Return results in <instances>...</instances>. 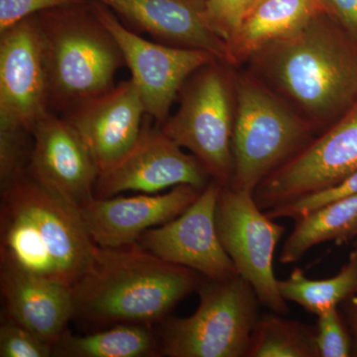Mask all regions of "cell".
I'll return each instance as SVG.
<instances>
[{
  "instance_id": "cell-25",
  "label": "cell",
  "mask_w": 357,
  "mask_h": 357,
  "mask_svg": "<svg viewBox=\"0 0 357 357\" xmlns=\"http://www.w3.org/2000/svg\"><path fill=\"white\" fill-rule=\"evenodd\" d=\"M316 344L319 357L352 356V337L338 307L318 316Z\"/></svg>"
},
{
  "instance_id": "cell-27",
  "label": "cell",
  "mask_w": 357,
  "mask_h": 357,
  "mask_svg": "<svg viewBox=\"0 0 357 357\" xmlns=\"http://www.w3.org/2000/svg\"><path fill=\"white\" fill-rule=\"evenodd\" d=\"M354 195H357V171L344 178L340 184L333 185L330 189L310 195L293 203L284 204L265 213L272 220L292 218L295 220L311 211L318 210L326 204L333 203L337 199L354 196Z\"/></svg>"
},
{
  "instance_id": "cell-2",
  "label": "cell",
  "mask_w": 357,
  "mask_h": 357,
  "mask_svg": "<svg viewBox=\"0 0 357 357\" xmlns=\"http://www.w3.org/2000/svg\"><path fill=\"white\" fill-rule=\"evenodd\" d=\"M202 278L138 243L96 245L93 264L70 288L74 319L100 330L119 324L157 326L181 301L197 292Z\"/></svg>"
},
{
  "instance_id": "cell-7",
  "label": "cell",
  "mask_w": 357,
  "mask_h": 357,
  "mask_svg": "<svg viewBox=\"0 0 357 357\" xmlns=\"http://www.w3.org/2000/svg\"><path fill=\"white\" fill-rule=\"evenodd\" d=\"M232 67L215 59L197 70L181 89L180 107L160 126L222 185H229L234 176L236 96Z\"/></svg>"
},
{
  "instance_id": "cell-23",
  "label": "cell",
  "mask_w": 357,
  "mask_h": 357,
  "mask_svg": "<svg viewBox=\"0 0 357 357\" xmlns=\"http://www.w3.org/2000/svg\"><path fill=\"white\" fill-rule=\"evenodd\" d=\"M248 357H319L316 326L270 311L256 323Z\"/></svg>"
},
{
  "instance_id": "cell-29",
  "label": "cell",
  "mask_w": 357,
  "mask_h": 357,
  "mask_svg": "<svg viewBox=\"0 0 357 357\" xmlns=\"http://www.w3.org/2000/svg\"><path fill=\"white\" fill-rule=\"evenodd\" d=\"M83 2L84 0H0V33L44 11Z\"/></svg>"
},
{
  "instance_id": "cell-20",
  "label": "cell",
  "mask_w": 357,
  "mask_h": 357,
  "mask_svg": "<svg viewBox=\"0 0 357 357\" xmlns=\"http://www.w3.org/2000/svg\"><path fill=\"white\" fill-rule=\"evenodd\" d=\"M357 237V195L337 199L295 220V227L279 256L282 264H292L319 244L337 245Z\"/></svg>"
},
{
  "instance_id": "cell-30",
  "label": "cell",
  "mask_w": 357,
  "mask_h": 357,
  "mask_svg": "<svg viewBox=\"0 0 357 357\" xmlns=\"http://www.w3.org/2000/svg\"><path fill=\"white\" fill-rule=\"evenodd\" d=\"M325 13L357 42V0H323Z\"/></svg>"
},
{
  "instance_id": "cell-31",
  "label": "cell",
  "mask_w": 357,
  "mask_h": 357,
  "mask_svg": "<svg viewBox=\"0 0 357 357\" xmlns=\"http://www.w3.org/2000/svg\"><path fill=\"white\" fill-rule=\"evenodd\" d=\"M344 317L352 337V356H357V296L342 304Z\"/></svg>"
},
{
  "instance_id": "cell-12",
  "label": "cell",
  "mask_w": 357,
  "mask_h": 357,
  "mask_svg": "<svg viewBox=\"0 0 357 357\" xmlns=\"http://www.w3.org/2000/svg\"><path fill=\"white\" fill-rule=\"evenodd\" d=\"M220 188L211 180L178 217L146 230L137 243L164 261L190 268L206 278L239 275L218 234L215 210Z\"/></svg>"
},
{
  "instance_id": "cell-14",
  "label": "cell",
  "mask_w": 357,
  "mask_h": 357,
  "mask_svg": "<svg viewBox=\"0 0 357 357\" xmlns=\"http://www.w3.org/2000/svg\"><path fill=\"white\" fill-rule=\"evenodd\" d=\"M144 103L131 79L67 110L64 119L84 141L100 174L119 163L142 133Z\"/></svg>"
},
{
  "instance_id": "cell-22",
  "label": "cell",
  "mask_w": 357,
  "mask_h": 357,
  "mask_svg": "<svg viewBox=\"0 0 357 357\" xmlns=\"http://www.w3.org/2000/svg\"><path fill=\"white\" fill-rule=\"evenodd\" d=\"M282 297L296 303L317 317L357 296V248L332 278L312 280L301 268H295L287 279L278 280Z\"/></svg>"
},
{
  "instance_id": "cell-19",
  "label": "cell",
  "mask_w": 357,
  "mask_h": 357,
  "mask_svg": "<svg viewBox=\"0 0 357 357\" xmlns=\"http://www.w3.org/2000/svg\"><path fill=\"white\" fill-rule=\"evenodd\" d=\"M325 13L323 0H263L249 11L227 46L231 65L248 62L257 52L297 31Z\"/></svg>"
},
{
  "instance_id": "cell-33",
  "label": "cell",
  "mask_w": 357,
  "mask_h": 357,
  "mask_svg": "<svg viewBox=\"0 0 357 357\" xmlns=\"http://www.w3.org/2000/svg\"><path fill=\"white\" fill-rule=\"evenodd\" d=\"M354 248H357V237L354 239Z\"/></svg>"
},
{
  "instance_id": "cell-21",
  "label": "cell",
  "mask_w": 357,
  "mask_h": 357,
  "mask_svg": "<svg viewBox=\"0 0 357 357\" xmlns=\"http://www.w3.org/2000/svg\"><path fill=\"white\" fill-rule=\"evenodd\" d=\"M56 357L160 356V338L155 326L119 324L89 335L66 331L53 345Z\"/></svg>"
},
{
  "instance_id": "cell-4",
  "label": "cell",
  "mask_w": 357,
  "mask_h": 357,
  "mask_svg": "<svg viewBox=\"0 0 357 357\" xmlns=\"http://www.w3.org/2000/svg\"><path fill=\"white\" fill-rule=\"evenodd\" d=\"M83 3L37 14L48 76L50 107L67 112L109 91L126 65L119 45Z\"/></svg>"
},
{
  "instance_id": "cell-28",
  "label": "cell",
  "mask_w": 357,
  "mask_h": 357,
  "mask_svg": "<svg viewBox=\"0 0 357 357\" xmlns=\"http://www.w3.org/2000/svg\"><path fill=\"white\" fill-rule=\"evenodd\" d=\"M251 1L252 0H206L211 24L227 44L248 15Z\"/></svg>"
},
{
  "instance_id": "cell-16",
  "label": "cell",
  "mask_w": 357,
  "mask_h": 357,
  "mask_svg": "<svg viewBox=\"0 0 357 357\" xmlns=\"http://www.w3.org/2000/svg\"><path fill=\"white\" fill-rule=\"evenodd\" d=\"M32 136L30 176L79 208L95 198L100 170L69 122L49 112L35 124Z\"/></svg>"
},
{
  "instance_id": "cell-24",
  "label": "cell",
  "mask_w": 357,
  "mask_h": 357,
  "mask_svg": "<svg viewBox=\"0 0 357 357\" xmlns=\"http://www.w3.org/2000/svg\"><path fill=\"white\" fill-rule=\"evenodd\" d=\"M32 150L31 131L0 128V192L27 175Z\"/></svg>"
},
{
  "instance_id": "cell-17",
  "label": "cell",
  "mask_w": 357,
  "mask_h": 357,
  "mask_svg": "<svg viewBox=\"0 0 357 357\" xmlns=\"http://www.w3.org/2000/svg\"><path fill=\"white\" fill-rule=\"evenodd\" d=\"M161 43L208 52L231 65L229 46L211 26L206 0H95ZM232 66V65H231Z\"/></svg>"
},
{
  "instance_id": "cell-10",
  "label": "cell",
  "mask_w": 357,
  "mask_h": 357,
  "mask_svg": "<svg viewBox=\"0 0 357 357\" xmlns=\"http://www.w3.org/2000/svg\"><path fill=\"white\" fill-rule=\"evenodd\" d=\"M357 171V105L279 167L253 197L267 211L330 189Z\"/></svg>"
},
{
  "instance_id": "cell-5",
  "label": "cell",
  "mask_w": 357,
  "mask_h": 357,
  "mask_svg": "<svg viewBox=\"0 0 357 357\" xmlns=\"http://www.w3.org/2000/svg\"><path fill=\"white\" fill-rule=\"evenodd\" d=\"M230 187L255 192L275 170L314 139V129L255 75H236Z\"/></svg>"
},
{
  "instance_id": "cell-8",
  "label": "cell",
  "mask_w": 357,
  "mask_h": 357,
  "mask_svg": "<svg viewBox=\"0 0 357 357\" xmlns=\"http://www.w3.org/2000/svg\"><path fill=\"white\" fill-rule=\"evenodd\" d=\"M215 225L225 252L237 272L250 284L262 306L277 314L290 312L282 297L273 261L277 245L286 229L260 210L252 192L222 185Z\"/></svg>"
},
{
  "instance_id": "cell-15",
  "label": "cell",
  "mask_w": 357,
  "mask_h": 357,
  "mask_svg": "<svg viewBox=\"0 0 357 357\" xmlns=\"http://www.w3.org/2000/svg\"><path fill=\"white\" fill-rule=\"evenodd\" d=\"M202 190L178 185L165 194L93 198L79 208L86 229L100 248H121L137 243L148 229L178 217Z\"/></svg>"
},
{
  "instance_id": "cell-32",
  "label": "cell",
  "mask_w": 357,
  "mask_h": 357,
  "mask_svg": "<svg viewBox=\"0 0 357 357\" xmlns=\"http://www.w3.org/2000/svg\"><path fill=\"white\" fill-rule=\"evenodd\" d=\"M262 1H263V0H252V1H251V6H250V8H249V11L252 10V9L255 8V7L257 6L258 4H259L260 2H262ZM249 11H248V13H249Z\"/></svg>"
},
{
  "instance_id": "cell-26",
  "label": "cell",
  "mask_w": 357,
  "mask_h": 357,
  "mask_svg": "<svg viewBox=\"0 0 357 357\" xmlns=\"http://www.w3.org/2000/svg\"><path fill=\"white\" fill-rule=\"evenodd\" d=\"M0 356L50 357L53 347L17 321L1 314Z\"/></svg>"
},
{
  "instance_id": "cell-18",
  "label": "cell",
  "mask_w": 357,
  "mask_h": 357,
  "mask_svg": "<svg viewBox=\"0 0 357 357\" xmlns=\"http://www.w3.org/2000/svg\"><path fill=\"white\" fill-rule=\"evenodd\" d=\"M2 314L53 345L74 319L72 289L0 262Z\"/></svg>"
},
{
  "instance_id": "cell-13",
  "label": "cell",
  "mask_w": 357,
  "mask_h": 357,
  "mask_svg": "<svg viewBox=\"0 0 357 357\" xmlns=\"http://www.w3.org/2000/svg\"><path fill=\"white\" fill-rule=\"evenodd\" d=\"M210 174L192 154H187L162 129L143 126L133 149L114 168L100 174L95 197L112 198L123 192L158 194L168 188L190 185L203 190Z\"/></svg>"
},
{
  "instance_id": "cell-3",
  "label": "cell",
  "mask_w": 357,
  "mask_h": 357,
  "mask_svg": "<svg viewBox=\"0 0 357 357\" xmlns=\"http://www.w3.org/2000/svg\"><path fill=\"white\" fill-rule=\"evenodd\" d=\"M0 192V262L72 288L96 248L79 206L29 173Z\"/></svg>"
},
{
  "instance_id": "cell-1",
  "label": "cell",
  "mask_w": 357,
  "mask_h": 357,
  "mask_svg": "<svg viewBox=\"0 0 357 357\" xmlns=\"http://www.w3.org/2000/svg\"><path fill=\"white\" fill-rule=\"evenodd\" d=\"M314 131L326 130L357 105V42L326 13L267 45L248 61Z\"/></svg>"
},
{
  "instance_id": "cell-9",
  "label": "cell",
  "mask_w": 357,
  "mask_h": 357,
  "mask_svg": "<svg viewBox=\"0 0 357 357\" xmlns=\"http://www.w3.org/2000/svg\"><path fill=\"white\" fill-rule=\"evenodd\" d=\"M89 6L119 45L145 112L160 128L188 79L217 58L206 51L148 41L123 25L109 7L95 0Z\"/></svg>"
},
{
  "instance_id": "cell-6",
  "label": "cell",
  "mask_w": 357,
  "mask_h": 357,
  "mask_svg": "<svg viewBox=\"0 0 357 357\" xmlns=\"http://www.w3.org/2000/svg\"><path fill=\"white\" fill-rule=\"evenodd\" d=\"M197 293L199 304L192 316H170L157 326L160 356L248 357L260 304L250 284L241 275L203 276Z\"/></svg>"
},
{
  "instance_id": "cell-11",
  "label": "cell",
  "mask_w": 357,
  "mask_h": 357,
  "mask_svg": "<svg viewBox=\"0 0 357 357\" xmlns=\"http://www.w3.org/2000/svg\"><path fill=\"white\" fill-rule=\"evenodd\" d=\"M50 107L36 16L0 33V128L31 131Z\"/></svg>"
}]
</instances>
